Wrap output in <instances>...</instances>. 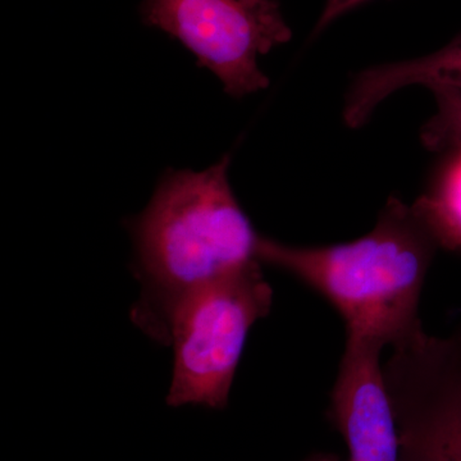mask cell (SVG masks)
<instances>
[{"mask_svg":"<svg viewBox=\"0 0 461 461\" xmlns=\"http://www.w3.org/2000/svg\"><path fill=\"white\" fill-rule=\"evenodd\" d=\"M142 23L181 42L233 98L267 89L258 56L291 41L277 0H142Z\"/></svg>","mask_w":461,"mask_h":461,"instance_id":"4","label":"cell"},{"mask_svg":"<svg viewBox=\"0 0 461 461\" xmlns=\"http://www.w3.org/2000/svg\"><path fill=\"white\" fill-rule=\"evenodd\" d=\"M399 432V461H461V329L423 330L393 346L384 366Z\"/></svg>","mask_w":461,"mask_h":461,"instance_id":"5","label":"cell"},{"mask_svg":"<svg viewBox=\"0 0 461 461\" xmlns=\"http://www.w3.org/2000/svg\"><path fill=\"white\" fill-rule=\"evenodd\" d=\"M438 248L415 205L393 196L363 238L314 248L260 238L258 257L326 299L341 315L346 339L393 348L423 330L421 290Z\"/></svg>","mask_w":461,"mask_h":461,"instance_id":"2","label":"cell"},{"mask_svg":"<svg viewBox=\"0 0 461 461\" xmlns=\"http://www.w3.org/2000/svg\"><path fill=\"white\" fill-rule=\"evenodd\" d=\"M436 98V113L420 131L423 144L430 150L461 151V90H430Z\"/></svg>","mask_w":461,"mask_h":461,"instance_id":"9","label":"cell"},{"mask_svg":"<svg viewBox=\"0 0 461 461\" xmlns=\"http://www.w3.org/2000/svg\"><path fill=\"white\" fill-rule=\"evenodd\" d=\"M366 2H368V0H327L320 20L314 27V35L324 32L330 23H335L339 17L344 16V14H348V12L359 7Z\"/></svg>","mask_w":461,"mask_h":461,"instance_id":"10","label":"cell"},{"mask_svg":"<svg viewBox=\"0 0 461 461\" xmlns=\"http://www.w3.org/2000/svg\"><path fill=\"white\" fill-rule=\"evenodd\" d=\"M411 85H423L429 90H461V33L429 56L384 63L360 72L346 95L345 123L351 129L363 126L379 103Z\"/></svg>","mask_w":461,"mask_h":461,"instance_id":"7","label":"cell"},{"mask_svg":"<svg viewBox=\"0 0 461 461\" xmlns=\"http://www.w3.org/2000/svg\"><path fill=\"white\" fill-rule=\"evenodd\" d=\"M311 461H313V459H312Z\"/></svg>","mask_w":461,"mask_h":461,"instance_id":"12","label":"cell"},{"mask_svg":"<svg viewBox=\"0 0 461 461\" xmlns=\"http://www.w3.org/2000/svg\"><path fill=\"white\" fill-rule=\"evenodd\" d=\"M382 346L346 339L330 414L350 461H399V432L381 366Z\"/></svg>","mask_w":461,"mask_h":461,"instance_id":"6","label":"cell"},{"mask_svg":"<svg viewBox=\"0 0 461 461\" xmlns=\"http://www.w3.org/2000/svg\"><path fill=\"white\" fill-rule=\"evenodd\" d=\"M260 267L203 288L173 312L165 341L173 348L169 406L226 408L249 333L273 305Z\"/></svg>","mask_w":461,"mask_h":461,"instance_id":"3","label":"cell"},{"mask_svg":"<svg viewBox=\"0 0 461 461\" xmlns=\"http://www.w3.org/2000/svg\"><path fill=\"white\" fill-rule=\"evenodd\" d=\"M429 193L414 203L438 240L439 247L461 250V151Z\"/></svg>","mask_w":461,"mask_h":461,"instance_id":"8","label":"cell"},{"mask_svg":"<svg viewBox=\"0 0 461 461\" xmlns=\"http://www.w3.org/2000/svg\"><path fill=\"white\" fill-rule=\"evenodd\" d=\"M229 166L224 157L205 171L167 172L147 208L127 224L141 285L132 321L160 344L185 299L262 264V236L230 187Z\"/></svg>","mask_w":461,"mask_h":461,"instance_id":"1","label":"cell"},{"mask_svg":"<svg viewBox=\"0 0 461 461\" xmlns=\"http://www.w3.org/2000/svg\"><path fill=\"white\" fill-rule=\"evenodd\" d=\"M313 461H336V459L330 456H318L314 457Z\"/></svg>","mask_w":461,"mask_h":461,"instance_id":"11","label":"cell"}]
</instances>
